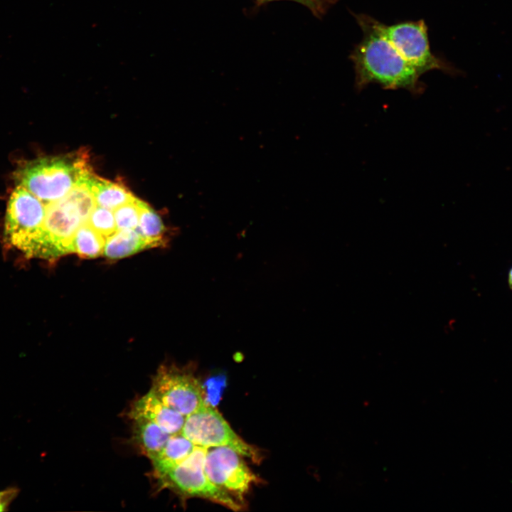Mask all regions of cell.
Segmentation results:
<instances>
[{"instance_id": "cell-6", "label": "cell", "mask_w": 512, "mask_h": 512, "mask_svg": "<svg viewBox=\"0 0 512 512\" xmlns=\"http://www.w3.org/2000/svg\"><path fill=\"white\" fill-rule=\"evenodd\" d=\"M381 29L402 57L421 75L432 70H439L454 75L459 73L450 63L432 53L427 26L423 20L404 21L390 26L381 23Z\"/></svg>"}, {"instance_id": "cell-4", "label": "cell", "mask_w": 512, "mask_h": 512, "mask_svg": "<svg viewBox=\"0 0 512 512\" xmlns=\"http://www.w3.org/2000/svg\"><path fill=\"white\" fill-rule=\"evenodd\" d=\"M206 448L196 446L191 454L181 463L158 477L163 488L170 489L185 497H198L238 511L243 506L240 501L213 484L204 471Z\"/></svg>"}, {"instance_id": "cell-12", "label": "cell", "mask_w": 512, "mask_h": 512, "mask_svg": "<svg viewBox=\"0 0 512 512\" xmlns=\"http://www.w3.org/2000/svg\"><path fill=\"white\" fill-rule=\"evenodd\" d=\"M132 420L134 440L142 453L152 460L163 450L172 434L146 419L137 417Z\"/></svg>"}, {"instance_id": "cell-21", "label": "cell", "mask_w": 512, "mask_h": 512, "mask_svg": "<svg viewBox=\"0 0 512 512\" xmlns=\"http://www.w3.org/2000/svg\"><path fill=\"white\" fill-rule=\"evenodd\" d=\"M257 1L260 3H264V2L271 1H280V0H257ZM287 1H292L299 3V4H301L304 6H305L306 7H307L309 9H310L312 11L314 15H315L316 16V8H315L314 5L313 4V3L310 0H287Z\"/></svg>"}, {"instance_id": "cell-14", "label": "cell", "mask_w": 512, "mask_h": 512, "mask_svg": "<svg viewBox=\"0 0 512 512\" xmlns=\"http://www.w3.org/2000/svg\"><path fill=\"white\" fill-rule=\"evenodd\" d=\"M195 447L196 445L181 433L172 434L163 450L151 460L156 478L183 462L191 454Z\"/></svg>"}, {"instance_id": "cell-9", "label": "cell", "mask_w": 512, "mask_h": 512, "mask_svg": "<svg viewBox=\"0 0 512 512\" xmlns=\"http://www.w3.org/2000/svg\"><path fill=\"white\" fill-rule=\"evenodd\" d=\"M204 471L208 479L239 501L258 477L243 459V456L228 447L208 448L204 459Z\"/></svg>"}, {"instance_id": "cell-18", "label": "cell", "mask_w": 512, "mask_h": 512, "mask_svg": "<svg viewBox=\"0 0 512 512\" xmlns=\"http://www.w3.org/2000/svg\"><path fill=\"white\" fill-rule=\"evenodd\" d=\"M137 198L114 210L117 230H136L139 225L140 207Z\"/></svg>"}, {"instance_id": "cell-11", "label": "cell", "mask_w": 512, "mask_h": 512, "mask_svg": "<svg viewBox=\"0 0 512 512\" xmlns=\"http://www.w3.org/2000/svg\"><path fill=\"white\" fill-rule=\"evenodd\" d=\"M85 184L92 193L97 206L112 210L136 198L119 182L106 180L93 173L87 178Z\"/></svg>"}, {"instance_id": "cell-1", "label": "cell", "mask_w": 512, "mask_h": 512, "mask_svg": "<svg viewBox=\"0 0 512 512\" xmlns=\"http://www.w3.org/2000/svg\"><path fill=\"white\" fill-rule=\"evenodd\" d=\"M353 15L363 31L361 41L349 55L357 90L377 83L385 89L402 88L414 95L422 93L425 85L420 80L421 75L384 36L381 22L366 14Z\"/></svg>"}, {"instance_id": "cell-13", "label": "cell", "mask_w": 512, "mask_h": 512, "mask_svg": "<svg viewBox=\"0 0 512 512\" xmlns=\"http://www.w3.org/2000/svg\"><path fill=\"white\" fill-rule=\"evenodd\" d=\"M155 247L153 242L144 238L136 230H117L107 238L103 254L108 258L118 259Z\"/></svg>"}, {"instance_id": "cell-3", "label": "cell", "mask_w": 512, "mask_h": 512, "mask_svg": "<svg viewBox=\"0 0 512 512\" xmlns=\"http://www.w3.org/2000/svg\"><path fill=\"white\" fill-rule=\"evenodd\" d=\"M92 173L87 154L79 152L29 161L17 171L16 178L18 185L46 205L85 183Z\"/></svg>"}, {"instance_id": "cell-10", "label": "cell", "mask_w": 512, "mask_h": 512, "mask_svg": "<svg viewBox=\"0 0 512 512\" xmlns=\"http://www.w3.org/2000/svg\"><path fill=\"white\" fill-rule=\"evenodd\" d=\"M129 415L132 419L150 420L171 434L181 433L186 420L185 416L164 404L151 390L132 405Z\"/></svg>"}, {"instance_id": "cell-20", "label": "cell", "mask_w": 512, "mask_h": 512, "mask_svg": "<svg viewBox=\"0 0 512 512\" xmlns=\"http://www.w3.org/2000/svg\"><path fill=\"white\" fill-rule=\"evenodd\" d=\"M314 5L316 10V16L323 15L329 6L334 2V0H310Z\"/></svg>"}, {"instance_id": "cell-19", "label": "cell", "mask_w": 512, "mask_h": 512, "mask_svg": "<svg viewBox=\"0 0 512 512\" xmlns=\"http://www.w3.org/2000/svg\"><path fill=\"white\" fill-rule=\"evenodd\" d=\"M19 490L16 487H11L0 491V512L5 511L11 502L16 498Z\"/></svg>"}, {"instance_id": "cell-17", "label": "cell", "mask_w": 512, "mask_h": 512, "mask_svg": "<svg viewBox=\"0 0 512 512\" xmlns=\"http://www.w3.org/2000/svg\"><path fill=\"white\" fill-rule=\"evenodd\" d=\"M87 222L105 238L110 236L117 230L112 210L99 206H96L92 210Z\"/></svg>"}, {"instance_id": "cell-8", "label": "cell", "mask_w": 512, "mask_h": 512, "mask_svg": "<svg viewBox=\"0 0 512 512\" xmlns=\"http://www.w3.org/2000/svg\"><path fill=\"white\" fill-rule=\"evenodd\" d=\"M150 390L164 404L185 417L206 402L198 380L187 370L161 366L154 375Z\"/></svg>"}, {"instance_id": "cell-15", "label": "cell", "mask_w": 512, "mask_h": 512, "mask_svg": "<svg viewBox=\"0 0 512 512\" xmlns=\"http://www.w3.org/2000/svg\"><path fill=\"white\" fill-rule=\"evenodd\" d=\"M105 238L85 222L78 228L73 236L72 252L84 258L98 257L103 254Z\"/></svg>"}, {"instance_id": "cell-16", "label": "cell", "mask_w": 512, "mask_h": 512, "mask_svg": "<svg viewBox=\"0 0 512 512\" xmlns=\"http://www.w3.org/2000/svg\"><path fill=\"white\" fill-rule=\"evenodd\" d=\"M139 221L136 230L156 247L164 244L165 227L159 215L147 203L139 200Z\"/></svg>"}, {"instance_id": "cell-7", "label": "cell", "mask_w": 512, "mask_h": 512, "mask_svg": "<svg viewBox=\"0 0 512 512\" xmlns=\"http://www.w3.org/2000/svg\"><path fill=\"white\" fill-rule=\"evenodd\" d=\"M45 213L46 205L17 185L6 208L4 227L6 241L27 256L41 230Z\"/></svg>"}, {"instance_id": "cell-5", "label": "cell", "mask_w": 512, "mask_h": 512, "mask_svg": "<svg viewBox=\"0 0 512 512\" xmlns=\"http://www.w3.org/2000/svg\"><path fill=\"white\" fill-rule=\"evenodd\" d=\"M181 434L196 446L206 449L228 447L255 463L262 459L259 449L235 432L223 415L207 402L186 417Z\"/></svg>"}, {"instance_id": "cell-22", "label": "cell", "mask_w": 512, "mask_h": 512, "mask_svg": "<svg viewBox=\"0 0 512 512\" xmlns=\"http://www.w3.org/2000/svg\"><path fill=\"white\" fill-rule=\"evenodd\" d=\"M507 283L510 289L512 291V266L508 270L507 274Z\"/></svg>"}, {"instance_id": "cell-2", "label": "cell", "mask_w": 512, "mask_h": 512, "mask_svg": "<svg viewBox=\"0 0 512 512\" xmlns=\"http://www.w3.org/2000/svg\"><path fill=\"white\" fill-rule=\"evenodd\" d=\"M97 206L85 183L62 198L46 205L44 219L28 257L53 259L72 252V240Z\"/></svg>"}]
</instances>
